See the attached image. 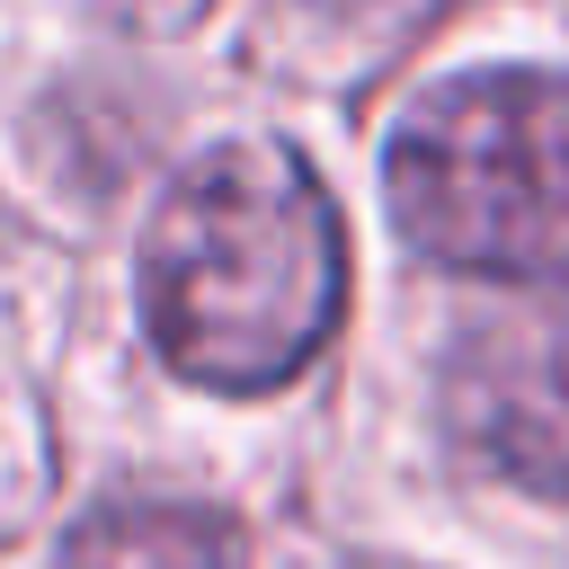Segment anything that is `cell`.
I'll use <instances>...</instances> for the list:
<instances>
[{
  "instance_id": "obj_5",
  "label": "cell",
  "mask_w": 569,
  "mask_h": 569,
  "mask_svg": "<svg viewBox=\"0 0 569 569\" xmlns=\"http://www.w3.org/2000/svg\"><path fill=\"white\" fill-rule=\"evenodd\" d=\"M116 18H133V27H151V36H178V27H196L213 0H107Z\"/></svg>"
},
{
  "instance_id": "obj_2",
  "label": "cell",
  "mask_w": 569,
  "mask_h": 569,
  "mask_svg": "<svg viewBox=\"0 0 569 569\" xmlns=\"http://www.w3.org/2000/svg\"><path fill=\"white\" fill-rule=\"evenodd\" d=\"M382 196L436 267L569 284V80L525 62L436 80L391 133Z\"/></svg>"
},
{
  "instance_id": "obj_3",
  "label": "cell",
  "mask_w": 569,
  "mask_h": 569,
  "mask_svg": "<svg viewBox=\"0 0 569 569\" xmlns=\"http://www.w3.org/2000/svg\"><path fill=\"white\" fill-rule=\"evenodd\" d=\"M445 427L533 498H569V284H507L445 347Z\"/></svg>"
},
{
  "instance_id": "obj_4",
  "label": "cell",
  "mask_w": 569,
  "mask_h": 569,
  "mask_svg": "<svg viewBox=\"0 0 569 569\" xmlns=\"http://www.w3.org/2000/svg\"><path fill=\"white\" fill-rule=\"evenodd\" d=\"M62 569H240V533L204 507H169V498H124V507H98Z\"/></svg>"
},
{
  "instance_id": "obj_1",
  "label": "cell",
  "mask_w": 569,
  "mask_h": 569,
  "mask_svg": "<svg viewBox=\"0 0 569 569\" xmlns=\"http://www.w3.org/2000/svg\"><path fill=\"white\" fill-rule=\"evenodd\" d=\"M347 311V231L302 151L213 142L151 213L142 320L151 347L213 391H276Z\"/></svg>"
}]
</instances>
